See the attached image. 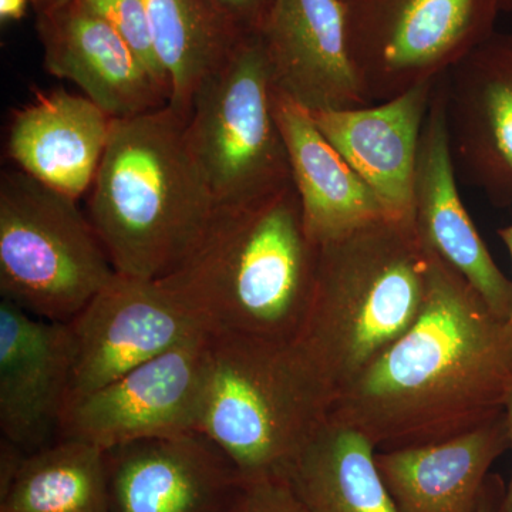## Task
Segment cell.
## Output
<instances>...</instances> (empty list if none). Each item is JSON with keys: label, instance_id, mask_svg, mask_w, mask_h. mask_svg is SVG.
Instances as JSON below:
<instances>
[{"label": "cell", "instance_id": "1", "mask_svg": "<svg viewBox=\"0 0 512 512\" xmlns=\"http://www.w3.org/2000/svg\"><path fill=\"white\" fill-rule=\"evenodd\" d=\"M511 390V320L430 251L419 318L340 387L329 419L376 451L430 446L503 414Z\"/></svg>", "mask_w": 512, "mask_h": 512}, {"label": "cell", "instance_id": "2", "mask_svg": "<svg viewBox=\"0 0 512 512\" xmlns=\"http://www.w3.org/2000/svg\"><path fill=\"white\" fill-rule=\"evenodd\" d=\"M318 256L291 183L261 200L218 208L197 248L158 282L210 335L298 340Z\"/></svg>", "mask_w": 512, "mask_h": 512}, {"label": "cell", "instance_id": "3", "mask_svg": "<svg viewBox=\"0 0 512 512\" xmlns=\"http://www.w3.org/2000/svg\"><path fill=\"white\" fill-rule=\"evenodd\" d=\"M185 124L170 104L111 119L90 188L89 220L116 274L167 278L197 248L218 210L188 147Z\"/></svg>", "mask_w": 512, "mask_h": 512}, {"label": "cell", "instance_id": "4", "mask_svg": "<svg viewBox=\"0 0 512 512\" xmlns=\"http://www.w3.org/2000/svg\"><path fill=\"white\" fill-rule=\"evenodd\" d=\"M429 265L412 217L383 215L320 245L298 340L336 392L419 318Z\"/></svg>", "mask_w": 512, "mask_h": 512}, {"label": "cell", "instance_id": "5", "mask_svg": "<svg viewBox=\"0 0 512 512\" xmlns=\"http://www.w3.org/2000/svg\"><path fill=\"white\" fill-rule=\"evenodd\" d=\"M336 389L299 340L208 333L198 433L242 481L288 480L329 420Z\"/></svg>", "mask_w": 512, "mask_h": 512}, {"label": "cell", "instance_id": "6", "mask_svg": "<svg viewBox=\"0 0 512 512\" xmlns=\"http://www.w3.org/2000/svg\"><path fill=\"white\" fill-rule=\"evenodd\" d=\"M116 276L76 198L22 170L0 177V293L30 315L67 323Z\"/></svg>", "mask_w": 512, "mask_h": 512}, {"label": "cell", "instance_id": "7", "mask_svg": "<svg viewBox=\"0 0 512 512\" xmlns=\"http://www.w3.org/2000/svg\"><path fill=\"white\" fill-rule=\"evenodd\" d=\"M259 35L239 39L192 97L185 137L218 208L261 200L292 183Z\"/></svg>", "mask_w": 512, "mask_h": 512}, {"label": "cell", "instance_id": "8", "mask_svg": "<svg viewBox=\"0 0 512 512\" xmlns=\"http://www.w3.org/2000/svg\"><path fill=\"white\" fill-rule=\"evenodd\" d=\"M350 59L370 103L434 82L491 36L498 0H343Z\"/></svg>", "mask_w": 512, "mask_h": 512}, {"label": "cell", "instance_id": "9", "mask_svg": "<svg viewBox=\"0 0 512 512\" xmlns=\"http://www.w3.org/2000/svg\"><path fill=\"white\" fill-rule=\"evenodd\" d=\"M208 333L134 367L96 392L67 404L60 437L109 450L130 441L198 431Z\"/></svg>", "mask_w": 512, "mask_h": 512}, {"label": "cell", "instance_id": "10", "mask_svg": "<svg viewBox=\"0 0 512 512\" xmlns=\"http://www.w3.org/2000/svg\"><path fill=\"white\" fill-rule=\"evenodd\" d=\"M66 325L72 345L67 404L205 332L160 282L119 274Z\"/></svg>", "mask_w": 512, "mask_h": 512}, {"label": "cell", "instance_id": "11", "mask_svg": "<svg viewBox=\"0 0 512 512\" xmlns=\"http://www.w3.org/2000/svg\"><path fill=\"white\" fill-rule=\"evenodd\" d=\"M110 512H229L242 478L198 431L106 450Z\"/></svg>", "mask_w": 512, "mask_h": 512}, {"label": "cell", "instance_id": "12", "mask_svg": "<svg viewBox=\"0 0 512 512\" xmlns=\"http://www.w3.org/2000/svg\"><path fill=\"white\" fill-rule=\"evenodd\" d=\"M258 35L272 89L302 109L372 104L350 59L343 0H278Z\"/></svg>", "mask_w": 512, "mask_h": 512}, {"label": "cell", "instance_id": "13", "mask_svg": "<svg viewBox=\"0 0 512 512\" xmlns=\"http://www.w3.org/2000/svg\"><path fill=\"white\" fill-rule=\"evenodd\" d=\"M413 220L423 244L463 276L491 311L510 319L512 281L495 264L458 192L448 134L446 74L437 83L421 131L413 177Z\"/></svg>", "mask_w": 512, "mask_h": 512}, {"label": "cell", "instance_id": "14", "mask_svg": "<svg viewBox=\"0 0 512 512\" xmlns=\"http://www.w3.org/2000/svg\"><path fill=\"white\" fill-rule=\"evenodd\" d=\"M457 170L497 207L512 205V35H491L446 74Z\"/></svg>", "mask_w": 512, "mask_h": 512}, {"label": "cell", "instance_id": "15", "mask_svg": "<svg viewBox=\"0 0 512 512\" xmlns=\"http://www.w3.org/2000/svg\"><path fill=\"white\" fill-rule=\"evenodd\" d=\"M72 384L66 323L0 301V430L25 453L60 439Z\"/></svg>", "mask_w": 512, "mask_h": 512}, {"label": "cell", "instance_id": "16", "mask_svg": "<svg viewBox=\"0 0 512 512\" xmlns=\"http://www.w3.org/2000/svg\"><path fill=\"white\" fill-rule=\"evenodd\" d=\"M47 72L76 84L111 119L161 109L170 94L106 20L80 0L39 13Z\"/></svg>", "mask_w": 512, "mask_h": 512}, {"label": "cell", "instance_id": "17", "mask_svg": "<svg viewBox=\"0 0 512 512\" xmlns=\"http://www.w3.org/2000/svg\"><path fill=\"white\" fill-rule=\"evenodd\" d=\"M439 80L359 109L311 113L326 140L372 188L390 215L413 218L414 167Z\"/></svg>", "mask_w": 512, "mask_h": 512}, {"label": "cell", "instance_id": "18", "mask_svg": "<svg viewBox=\"0 0 512 512\" xmlns=\"http://www.w3.org/2000/svg\"><path fill=\"white\" fill-rule=\"evenodd\" d=\"M110 128L111 117L86 96L39 93L13 114L9 156L23 173L77 200L92 188Z\"/></svg>", "mask_w": 512, "mask_h": 512}, {"label": "cell", "instance_id": "19", "mask_svg": "<svg viewBox=\"0 0 512 512\" xmlns=\"http://www.w3.org/2000/svg\"><path fill=\"white\" fill-rule=\"evenodd\" d=\"M507 448L503 413L443 443L376 451V463L400 512H476L488 471Z\"/></svg>", "mask_w": 512, "mask_h": 512}, {"label": "cell", "instance_id": "20", "mask_svg": "<svg viewBox=\"0 0 512 512\" xmlns=\"http://www.w3.org/2000/svg\"><path fill=\"white\" fill-rule=\"evenodd\" d=\"M272 101L313 244L320 247L367 221L390 215L372 188L326 140L308 110L276 92Z\"/></svg>", "mask_w": 512, "mask_h": 512}, {"label": "cell", "instance_id": "21", "mask_svg": "<svg viewBox=\"0 0 512 512\" xmlns=\"http://www.w3.org/2000/svg\"><path fill=\"white\" fill-rule=\"evenodd\" d=\"M288 483L309 512H400L362 433L328 420L293 464Z\"/></svg>", "mask_w": 512, "mask_h": 512}, {"label": "cell", "instance_id": "22", "mask_svg": "<svg viewBox=\"0 0 512 512\" xmlns=\"http://www.w3.org/2000/svg\"><path fill=\"white\" fill-rule=\"evenodd\" d=\"M0 512H110L106 450L60 437L28 454L0 495Z\"/></svg>", "mask_w": 512, "mask_h": 512}, {"label": "cell", "instance_id": "23", "mask_svg": "<svg viewBox=\"0 0 512 512\" xmlns=\"http://www.w3.org/2000/svg\"><path fill=\"white\" fill-rule=\"evenodd\" d=\"M158 59L171 84L170 106L185 119L204 77L238 42L208 0H144Z\"/></svg>", "mask_w": 512, "mask_h": 512}, {"label": "cell", "instance_id": "24", "mask_svg": "<svg viewBox=\"0 0 512 512\" xmlns=\"http://www.w3.org/2000/svg\"><path fill=\"white\" fill-rule=\"evenodd\" d=\"M86 8L99 15L101 19L116 30L121 39L133 50L148 73L170 94L171 84L163 64L158 59L153 32L148 20L144 0H80Z\"/></svg>", "mask_w": 512, "mask_h": 512}, {"label": "cell", "instance_id": "25", "mask_svg": "<svg viewBox=\"0 0 512 512\" xmlns=\"http://www.w3.org/2000/svg\"><path fill=\"white\" fill-rule=\"evenodd\" d=\"M229 512H309L288 480L242 481Z\"/></svg>", "mask_w": 512, "mask_h": 512}, {"label": "cell", "instance_id": "26", "mask_svg": "<svg viewBox=\"0 0 512 512\" xmlns=\"http://www.w3.org/2000/svg\"><path fill=\"white\" fill-rule=\"evenodd\" d=\"M234 39L258 35L278 0H208Z\"/></svg>", "mask_w": 512, "mask_h": 512}, {"label": "cell", "instance_id": "27", "mask_svg": "<svg viewBox=\"0 0 512 512\" xmlns=\"http://www.w3.org/2000/svg\"><path fill=\"white\" fill-rule=\"evenodd\" d=\"M26 456L28 453H25L22 448L2 437V441H0V495L9 490L13 480L18 476Z\"/></svg>", "mask_w": 512, "mask_h": 512}, {"label": "cell", "instance_id": "28", "mask_svg": "<svg viewBox=\"0 0 512 512\" xmlns=\"http://www.w3.org/2000/svg\"><path fill=\"white\" fill-rule=\"evenodd\" d=\"M28 0H0V19L3 23L20 20L25 16Z\"/></svg>", "mask_w": 512, "mask_h": 512}, {"label": "cell", "instance_id": "29", "mask_svg": "<svg viewBox=\"0 0 512 512\" xmlns=\"http://www.w3.org/2000/svg\"><path fill=\"white\" fill-rule=\"evenodd\" d=\"M505 420H507L508 427V440H510V448L512 451V390L510 396H508L507 403L504 407ZM500 512H512V474L510 484H508L507 493L501 504Z\"/></svg>", "mask_w": 512, "mask_h": 512}, {"label": "cell", "instance_id": "30", "mask_svg": "<svg viewBox=\"0 0 512 512\" xmlns=\"http://www.w3.org/2000/svg\"><path fill=\"white\" fill-rule=\"evenodd\" d=\"M37 13L45 12V10L56 9L59 6L66 5L70 0H32Z\"/></svg>", "mask_w": 512, "mask_h": 512}, {"label": "cell", "instance_id": "31", "mask_svg": "<svg viewBox=\"0 0 512 512\" xmlns=\"http://www.w3.org/2000/svg\"><path fill=\"white\" fill-rule=\"evenodd\" d=\"M498 235H500L501 241L504 242L505 247H507L508 252H510L512 261V224L508 225V227L501 228L500 231H498ZM510 320L512 322V309Z\"/></svg>", "mask_w": 512, "mask_h": 512}, {"label": "cell", "instance_id": "32", "mask_svg": "<svg viewBox=\"0 0 512 512\" xmlns=\"http://www.w3.org/2000/svg\"><path fill=\"white\" fill-rule=\"evenodd\" d=\"M476 512H493V501H491L490 495H488L487 488H485L483 498H481Z\"/></svg>", "mask_w": 512, "mask_h": 512}, {"label": "cell", "instance_id": "33", "mask_svg": "<svg viewBox=\"0 0 512 512\" xmlns=\"http://www.w3.org/2000/svg\"><path fill=\"white\" fill-rule=\"evenodd\" d=\"M500 10H512V0H498Z\"/></svg>", "mask_w": 512, "mask_h": 512}]
</instances>
